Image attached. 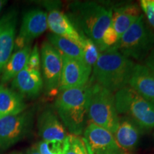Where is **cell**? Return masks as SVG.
Returning a JSON list of instances; mask_svg holds the SVG:
<instances>
[{
  "instance_id": "6da1fadb",
  "label": "cell",
  "mask_w": 154,
  "mask_h": 154,
  "mask_svg": "<svg viewBox=\"0 0 154 154\" xmlns=\"http://www.w3.org/2000/svg\"><path fill=\"white\" fill-rule=\"evenodd\" d=\"M91 82L81 88L58 93L54 106L63 124L71 134L79 136L86 127Z\"/></svg>"
},
{
  "instance_id": "7a4b0ae2",
  "label": "cell",
  "mask_w": 154,
  "mask_h": 154,
  "mask_svg": "<svg viewBox=\"0 0 154 154\" xmlns=\"http://www.w3.org/2000/svg\"><path fill=\"white\" fill-rule=\"evenodd\" d=\"M135 63L118 51H106L100 54L92 69V82L112 93L117 92L128 82Z\"/></svg>"
},
{
  "instance_id": "3957f363",
  "label": "cell",
  "mask_w": 154,
  "mask_h": 154,
  "mask_svg": "<svg viewBox=\"0 0 154 154\" xmlns=\"http://www.w3.org/2000/svg\"><path fill=\"white\" fill-rule=\"evenodd\" d=\"M69 9L74 27L99 49L102 36L111 24L112 9L94 2H74L70 4Z\"/></svg>"
},
{
  "instance_id": "277c9868",
  "label": "cell",
  "mask_w": 154,
  "mask_h": 154,
  "mask_svg": "<svg viewBox=\"0 0 154 154\" xmlns=\"http://www.w3.org/2000/svg\"><path fill=\"white\" fill-rule=\"evenodd\" d=\"M154 49V32L141 14L123 34L113 47L106 51H118L128 59L141 60Z\"/></svg>"
},
{
  "instance_id": "5b68a950",
  "label": "cell",
  "mask_w": 154,
  "mask_h": 154,
  "mask_svg": "<svg viewBox=\"0 0 154 154\" xmlns=\"http://www.w3.org/2000/svg\"><path fill=\"white\" fill-rule=\"evenodd\" d=\"M91 85L88 119L91 123L114 134L120 118L115 103V95L109 90L92 82Z\"/></svg>"
},
{
  "instance_id": "8992f818",
  "label": "cell",
  "mask_w": 154,
  "mask_h": 154,
  "mask_svg": "<svg viewBox=\"0 0 154 154\" xmlns=\"http://www.w3.org/2000/svg\"><path fill=\"white\" fill-rule=\"evenodd\" d=\"M114 95L119 114L128 116L143 130L154 128V102L144 99L129 86L121 88Z\"/></svg>"
},
{
  "instance_id": "52a82bcc",
  "label": "cell",
  "mask_w": 154,
  "mask_h": 154,
  "mask_svg": "<svg viewBox=\"0 0 154 154\" xmlns=\"http://www.w3.org/2000/svg\"><path fill=\"white\" fill-rule=\"evenodd\" d=\"M34 110L0 119V153L28 136L34 120Z\"/></svg>"
},
{
  "instance_id": "ba28073f",
  "label": "cell",
  "mask_w": 154,
  "mask_h": 154,
  "mask_svg": "<svg viewBox=\"0 0 154 154\" xmlns=\"http://www.w3.org/2000/svg\"><path fill=\"white\" fill-rule=\"evenodd\" d=\"M41 64L45 92L48 95L59 93L62 57L61 53L49 42H44L42 45Z\"/></svg>"
},
{
  "instance_id": "9c48e42d",
  "label": "cell",
  "mask_w": 154,
  "mask_h": 154,
  "mask_svg": "<svg viewBox=\"0 0 154 154\" xmlns=\"http://www.w3.org/2000/svg\"><path fill=\"white\" fill-rule=\"evenodd\" d=\"M83 139L88 154H121L124 152L113 134L92 123L86 126Z\"/></svg>"
},
{
  "instance_id": "30bf717a",
  "label": "cell",
  "mask_w": 154,
  "mask_h": 154,
  "mask_svg": "<svg viewBox=\"0 0 154 154\" xmlns=\"http://www.w3.org/2000/svg\"><path fill=\"white\" fill-rule=\"evenodd\" d=\"M47 27V14L45 11L39 9L28 11L23 17L19 33L15 38V51L31 44V42L43 34Z\"/></svg>"
},
{
  "instance_id": "8fae6325",
  "label": "cell",
  "mask_w": 154,
  "mask_h": 154,
  "mask_svg": "<svg viewBox=\"0 0 154 154\" xmlns=\"http://www.w3.org/2000/svg\"><path fill=\"white\" fill-rule=\"evenodd\" d=\"M61 57L62 70L59 91L86 86L89 82L92 68L79 59H73L64 55H61Z\"/></svg>"
},
{
  "instance_id": "7c38bea8",
  "label": "cell",
  "mask_w": 154,
  "mask_h": 154,
  "mask_svg": "<svg viewBox=\"0 0 154 154\" xmlns=\"http://www.w3.org/2000/svg\"><path fill=\"white\" fill-rule=\"evenodd\" d=\"M17 24V12L15 9H11L0 18V76L14 49Z\"/></svg>"
},
{
  "instance_id": "4fadbf2b",
  "label": "cell",
  "mask_w": 154,
  "mask_h": 154,
  "mask_svg": "<svg viewBox=\"0 0 154 154\" xmlns=\"http://www.w3.org/2000/svg\"><path fill=\"white\" fill-rule=\"evenodd\" d=\"M49 9L47 25L52 33L72 40L82 48L86 36L81 35L74 27L69 17L57 7H50Z\"/></svg>"
},
{
  "instance_id": "5bb4252c",
  "label": "cell",
  "mask_w": 154,
  "mask_h": 154,
  "mask_svg": "<svg viewBox=\"0 0 154 154\" xmlns=\"http://www.w3.org/2000/svg\"><path fill=\"white\" fill-rule=\"evenodd\" d=\"M37 126L38 135L44 141L63 143L67 136L65 127L51 109L42 111L38 117Z\"/></svg>"
},
{
  "instance_id": "9a60e30c",
  "label": "cell",
  "mask_w": 154,
  "mask_h": 154,
  "mask_svg": "<svg viewBox=\"0 0 154 154\" xmlns=\"http://www.w3.org/2000/svg\"><path fill=\"white\" fill-rule=\"evenodd\" d=\"M11 85L22 96L34 98L41 93L44 83L40 71L26 66L13 79Z\"/></svg>"
},
{
  "instance_id": "2e32d148",
  "label": "cell",
  "mask_w": 154,
  "mask_h": 154,
  "mask_svg": "<svg viewBox=\"0 0 154 154\" xmlns=\"http://www.w3.org/2000/svg\"><path fill=\"white\" fill-rule=\"evenodd\" d=\"M128 86L144 99L154 102V73L144 64L136 63Z\"/></svg>"
},
{
  "instance_id": "e0dca14e",
  "label": "cell",
  "mask_w": 154,
  "mask_h": 154,
  "mask_svg": "<svg viewBox=\"0 0 154 154\" xmlns=\"http://www.w3.org/2000/svg\"><path fill=\"white\" fill-rule=\"evenodd\" d=\"M141 128L128 117L120 119L119 127L114 136L121 151L128 152L136 147L141 136Z\"/></svg>"
},
{
  "instance_id": "ac0fdd59",
  "label": "cell",
  "mask_w": 154,
  "mask_h": 154,
  "mask_svg": "<svg viewBox=\"0 0 154 154\" xmlns=\"http://www.w3.org/2000/svg\"><path fill=\"white\" fill-rule=\"evenodd\" d=\"M140 15V9L137 5H127L112 10L111 26L119 38L136 22Z\"/></svg>"
},
{
  "instance_id": "d6986e66",
  "label": "cell",
  "mask_w": 154,
  "mask_h": 154,
  "mask_svg": "<svg viewBox=\"0 0 154 154\" xmlns=\"http://www.w3.org/2000/svg\"><path fill=\"white\" fill-rule=\"evenodd\" d=\"M26 109L24 96L0 84V119L19 114Z\"/></svg>"
},
{
  "instance_id": "ffe728a7",
  "label": "cell",
  "mask_w": 154,
  "mask_h": 154,
  "mask_svg": "<svg viewBox=\"0 0 154 154\" xmlns=\"http://www.w3.org/2000/svg\"><path fill=\"white\" fill-rule=\"evenodd\" d=\"M31 51V44H29L23 49L15 51L11 56L9 61L4 66L0 76V82L2 84H5L9 81L13 80V79L26 67Z\"/></svg>"
},
{
  "instance_id": "44dd1931",
  "label": "cell",
  "mask_w": 154,
  "mask_h": 154,
  "mask_svg": "<svg viewBox=\"0 0 154 154\" xmlns=\"http://www.w3.org/2000/svg\"><path fill=\"white\" fill-rule=\"evenodd\" d=\"M48 42L55 47L61 55L84 61L82 48L72 40L51 33L48 35Z\"/></svg>"
},
{
  "instance_id": "7402d4cb",
  "label": "cell",
  "mask_w": 154,
  "mask_h": 154,
  "mask_svg": "<svg viewBox=\"0 0 154 154\" xmlns=\"http://www.w3.org/2000/svg\"><path fill=\"white\" fill-rule=\"evenodd\" d=\"M63 154H88L84 139L79 136L67 135L62 143Z\"/></svg>"
},
{
  "instance_id": "603a6c76",
  "label": "cell",
  "mask_w": 154,
  "mask_h": 154,
  "mask_svg": "<svg viewBox=\"0 0 154 154\" xmlns=\"http://www.w3.org/2000/svg\"><path fill=\"white\" fill-rule=\"evenodd\" d=\"M84 61L88 66L93 69L100 56V51L96 45L90 38H85L82 46Z\"/></svg>"
},
{
  "instance_id": "cb8c5ba5",
  "label": "cell",
  "mask_w": 154,
  "mask_h": 154,
  "mask_svg": "<svg viewBox=\"0 0 154 154\" xmlns=\"http://www.w3.org/2000/svg\"><path fill=\"white\" fill-rule=\"evenodd\" d=\"M119 40V36L111 24L110 26L105 31L104 34L102 36L101 44L99 47V51L101 53L104 52L106 50L113 47Z\"/></svg>"
},
{
  "instance_id": "d4e9b609",
  "label": "cell",
  "mask_w": 154,
  "mask_h": 154,
  "mask_svg": "<svg viewBox=\"0 0 154 154\" xmlns=\"http://www.w3.org/2000/svg\"><path fill=\"white\" fill-rule=\"evenodd\" d=\"M41 154H63L62 143L42 140L36 145Z\"/></svg>"
},
{
  "instance_id": "484cf974",
  "label": "cell",
  "mask_w": 154,
  "mask_h": 154,
  "mask_svg": "<svg viewBox=\"0 0 154 154\" xmlns=\"http://www.w3.org/2000/svg\"><path fill=\"white\" fill-rule=\"evenodd\" d=\"M140 5L150 25L154 29V0H141Z\"/></svg>"
},
{
  "instance_id": "4316f807",
  "label": "cell",
  "mask_w": 154,
  "mask_h": 154,
  "mask_svg": "<svg viewBox=\"0 0 154 154\" xmlns=\"http://www.w3.org/2000/svg\"><path fill=\"white\" fill-rule=\"evenodd\" d=\"M26 66L32 69L40 71V67H41V56H40V52L39 50H38V46L36 44L34 46L33 49H32V51H31Z\"/></svg>"
},
{
  "instance_id": "83f0119b",
  "label": "cell",
  "mask_w": 154,
  "mask_h": 154,
  "mask_svg": "<svg viewBox=\"0 0 154 154\" xmlns=\"http://www.w3.org/2000/svg\"><path fill=\"white\" fill-rule=\"evenodd\" d=\"M144 65L147 66L152 72L154 73V49H152L149 55L146 57Z\"/></svg>"
},
{
  "instance_id": "f1b7e54d",
  "label": "cell",
  "mask_w": 154,
  "mask_h": 154,
  "mask_svg": "<svg viewBox=\"0 0 154 154\" xmlns=\"http://www.w3.org/2000/svg\"><path fill=\"white\" fill-rule=\"evenodd\" d=\"M26 154H41V153L38 151V150L36 147V146H34L26 151Z\"/></svg>"
},
{
  "instance_id": "f546056e",
  "label": "cell",
  "mask_w": 154,
  "mask_h": 154,
  "mask_svg": "<svg viewBox=\"0 0 154 154\" xmlns=\"http://www.w3.org/2000/svg\"><path fill=\"white\" fill-rule=\"evenodd\" d=\"M6 1H4V0H0V11L2 10V8L3 7V6L5 5Z\"/></svg>"
},
{
  "instance_id": "4dcf8cb0",
  "label": "cell",
  "mask_w": 154,
  "mask_h": 154,
  "mask_svg": "<svg viewBox=\"0 0 154 154\" xmlns=\"http://www.w3.org/2000/svg\"><path fill=\"white\" fill-rule=\"evenodd\" d=\"M9 154H22V153H20V152H17V151H14V152H12V153H10Z\"/></svg>"
},
{
  "instance_id": "1f68e13d",
  "label": "cell",
  "mask_w": 154,
  "mask_h": 154,
  "mask_svg": "<svg viewBox=\"0 0 154 154\" xmlns=\"http://www.w3.org/2000/svg\"><path fill=\"white\" fill-rule=\"evenodd\" d=\"M121 154H132L129 153V152H123V153H121Z\"/></svg>"
}]
</instances>
